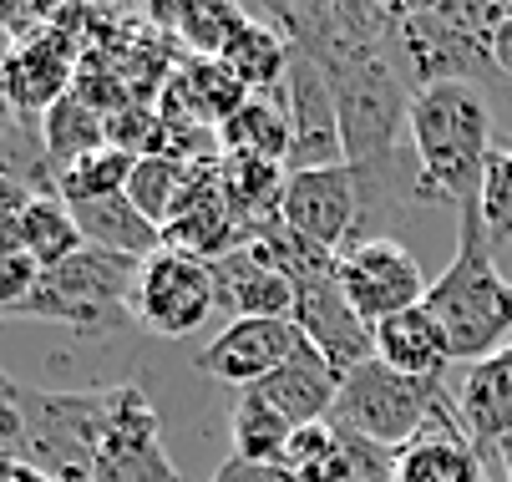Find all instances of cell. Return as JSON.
I'll use <instances>...</instances> for the list:
<instances>
[{"mask_svg": "<svg viewBox=\"0 0 512 482\" xmlns=\"http://www.w3.org/2000/svg\"><path fill=\"white\" fill-rule=\"evenodd\" d=\"M66 82H71V51L61 36H31L0 61V92L21 117L51 112L66 97Z\"/></svg>", "mask_w": 512, "mask_h": 482, "instance_id": "obj_16", "label": "cell"}, {"mask_svg": "<svg viewBox=\"0 0 512 482\" xmlns=\"http://www.w3.org/2000/svg\"><path fill=\"white\" fill-rule=\"evenodd\" d=\"M411 148H416V203H452L472 209L482 198L487 158H492V102L477 82H436L411 92Z\"/></svg>", "mask_w": 512, "mask_h": 482, "instance_id": "obj_1", "label": "cell"}, {"mask_svg": "<svg viewBox=\"0 0 512 482\" xmlns=\"http://www.w3.org/2000/svg\"><path fill=\"white\" fill-rule=\"evenodd\" d=\"M213 280H218V305H229L234 320H295L300 290L279 269H269L254 249L213 259Z\"/></svg>", "mask_w": 512, "mask_h": 482, "instance_id": "obj_15", "label": "cell"}, {"mask_svg": "<svg viewBox=\"0 0 512 482\" xmlns=\"http://www.w3.org/2000/svg\"><path fill=\"white\" fill-rule=\"evenodd\" d=\"M41 188L0 173V254H21V234H26V209Z\"/></svg>", "mask_w": 512, "mask_h": 482, "instance_id": "obj_31", "label": "cell"}, {"mask_svg": "<svg viewBox=\"0 0 512 482\" xmlns=\"http://www.w3.org/2000/svg\"><path fill=\"white\" fill-rule=\"evenodd\" d=\"M0 482H56L26 457H0Z\"/></svg>", "mask_w": 512, "mask_h": 482, "instance_id": "obj_35", "label": "cell"}, {"mask_svg": "<svg viewBox=\"0 0 512 482\" xmlns=\"http://www.w3.org/2000/svg\"><path fill=\"white\" fill-rule=\"evenodd\" d=\"M335 280H340L345 300L355 305V315L371 325V330H376L381 320L401 315V310L426 305V290H431V280L421 274L416 254H411L406 244L386 239V234L355 239V244L340 254V264H335Z\"/></svg>", "mask_w": 512, "mask_h": 482, "instance_id": "obj_8", "label": "cell"}, {"mask_svg": "<svg viewBox=\"0 0 512 482\" xmlns=\"http://www.w3.org/2000/svg\"><path fill=\"white\" fill-rule=\"evenodd\" d=\"M396 482H487L482 447L467 437L457 411L396 452Z\"/></svg>", "mask_w": 512, "mask_h": 482, "instance_id": "obj_17", "label": "cell"}, {"mask_svg": "<svg viewBox=\"0 0 512 482\" xmlns=\"http://www.w3.org/2000/svg\"><path fill=\"white\" fill-rule=\"evenodd\" d=\"M213 310H218L213 264H203L193 254H178V249H158L148 264L137 269L132 315L142 320V330H153V335H193L198 325H208Z\"/></svg>", "mask_w": 512, "mask_h": 482, "instance_id": "obj_10", "label": "cell"}, {"mask_svg": "<svg viewBox=\"0 0 512 482\" xmlns=\"http://www.w3.org/2000/svg\"><path fill=\"white\" fill-rule=\"evenodd\" d=\"M229 437H234V457L279 467V457H284L289 437H295V427H289L259 391H239L234 417H229Z\"/></svg>", "mask_w": 512, "mask_h": 482, "instance_id": "obj_26", "label": "cell"}, {"mask_svg": "<svg viewBox=\"0 0 512 482\" xmlns=\"http://www.w3.org/2000/svg\"><path fill=\"white\" fill-rule=\"evenodd\" d=\"M92 482H183L163 447L158 406L137 386H112V406L92 457Z\"/></svg>", "mask_w": 512, "mask_h": 482, "instance_id": "obj_9", "label": "cell"}, {"mask_svg": "<svg viewBox=\"0 0 512 482\" xmlns=\"http://www.w3.org/2000/svg\"><path fill=\"white\" fill-rule=\"evenodd\" d=\"M71 214H77V229L92 249H107V254H122L137 264H148L163 249V229L153 219H142L127 193L97 198V203H71Z\"/></svg>", "mask_w": 512, "mask_h": 482, "instance_id": "obj_20", "label": "cell"}, {"mask_svg": "<svg viewBox=\"0 0 512 482\" xmlns=\"http://www.w3.org/2000/svg\"><path fill=\"white\" fill-rule=\"evenodd\" d=\"M340 386H345V376L315 351V346H300L295 356H289V366H279L264 386H254L279 417L289 422V427H315V422H330V411H335V401H340Z\"/></svg>", "mask_w": 512, "mask_h": 482, "instance_id": "obj_14", "label": "cell"}, {"mask_svg": "<svg viewBox=\"0 0 512 482\" xmlns=\"http://www.w3.org/2000/svg\"><path fill=\"white\" fill-rule=\"evenodd\" d=\"M36 280H41L36 259H26V254H0V310L16 315V310L31 300Z\"/></svg>", "mask_w": 512, "mask_h": 482, "instance_id": "obj_33", "label": "cell"}, {"mask_svg": "<svg viewBox=\"0 0 512 482\" xmlns=\"http://www.w3.org/2000/svg\"><path fill=\"white\" fill-rule=\"evenodd\" d=\"M132 168H137V153L107 143V148L77 158L71 168H61V173L51 178V188H56L66 203H97V198H117V193H127Z\"/></svg>", "mask_w": 512, "mask_h": 482, "instance_id": "obj_28", "label": "cell"}, {"mask_svg": "<svg viewBox=\"0 0 512 482\" xmlns=\"http://www.w3.org/2000/svg\"><path fill=\"white\" fill-rule=\"evenodd\" d=\"M376 361L401 376H416V381H442L457 356H452L447 330L436 325V315L426 305H416V310H401L376 325Z\"/></svg>", "mask_w": 512, "mask_h": 482, "instance_id": "obj_18", "label": "cell"}, {"mask_svg": "<svg viewBox=\"0 0 512 482\" xmlns=\"http://www.w3.org/2000/svg\"><path fill=\"white\" fill-rule=\"evenodd\" d=\"M244 16L249 11H234V6H213V11H183L178 16V26H183V36H188V46H198V51H208V56H224V46L234 41V31L244 26Z\"/></svg>", "mask_w": 512, "mask_h": 482, "instance_id": "obj_30", "label": "cell"}, {"mask_svg": "<svg viewBox=\"0 0 512 482\" xmlns=\"http://www.w3.org/2000/svg\"><path fill=\"white\" fill-rule=\"evenodd\" d=\"M229 72L249 87V97H274L284 87V66H289V41L264 21V16H244V26L234 31V41L218 56Z\"/></svg>", "mask_w": 512, "mask_h": 482, "instance_id": "obj_22", "label": "cell"}, {"mask_svg": "<svg viewBox=\"0 0 512 482\" xmlns=\"http://www.w3.org/2000/svg\"><path fill=\"white\" fill-rule=\"evenodd\" d=\"M107 406H112V386H92V391L21 386L26 462H36L56 482H92V457H97Z\"/></svg>", "mask_w": 512, "mask_h": 482, "instance_id": "obj_6", "label": "cell"}, {"mask_svg": "<svg viewBox=\"0 0 512 482\" xmlns=\"http://www.w3.org/2000/svg\"><path fill=\"white\" fill-rule=\"evenodd\" d=\"M284 112H289V173H310V168H340L345 163V143H340V112H335V92L325 82V72L300 51L289 46V66H284Z\"/></svg>", "mask_w": 512, "mask_h": 482, "instance_id": "obj_11", "label": "cell"}, {"mask_svg": "<svg viewBox=\"0 0 512 482\" xmlns=\"http://www.w3.org/2000/svg\"><path fill=\"white\" fill-rule=\"evenodd\" d=\"M457 417L477 447L512 442V340L497 356H487L467 371V381L457 391Z\"/></svg>", "mask_w": 512, "mask_h": 482, "instance_id": "obj_19", "label": "cell"}, {"mask_svg": "<svg viewBox=\"0 0 512 482\" xmlns=\"http://www.w3.org/2000/svg\"><path fill=\"white\" fill-rule=\"evenodd\" d=\"M300 346H305V335L295 320H234L198 351V371L234 391H254L279 366H289V356Z\"/></svg>", "mask_w": 512, "mask_h": 482, "instance_id": "obj_12", "label": "cell"}, {"mask_svg": "<svg viewBox=\"0 0 512 482\" xmlns=\"http://www.w3.org/2000/svg\"><path fill=\"white\" fill-rule=\"evenodd\" d=\"M452 396L442 381H416L401 376L381 361H365L345 376L340 401L330 411V422L360 442H376L386 452H401L406 442H416L431 422L452 417Z\"/></svg>", "mask_w": 512, "mask_h": 482, "instance_id": "obj_3", "label": "cell"}, {"mask_svg": "<svg viewBox=\"0 0 512 482\" xmlns=\"http://www.w3.org/2000/svg\"><path fill=\"white\" fill-rule=\"evenodd\" d=\"M137 259L107 254V249H82L77 259H66L56 269H46L31 300L16 315L31 320H51L77 335H117L122 320L132 315V290H137Z\"/></svg>", "mask_w": 512, "mask_h": 482, "instance_id": "obj_4", "label": "cell"}, {"mask_svg": "<svg viewBox=\"0 0 512 482\" xmlns=\"http://www.w3.org/2000/svg\"><path fill=\"white\" fill-rule=\"evenodd\" d=\"M426 310L447 330L457 361H487L512 340V285L492 259V234L482 224V209L457 214V254L431 280Z\"/></svg>", "mask_w": 512, "mask_h": 482, "instance_id": "obj_2", "label": "cell"}, {"mask_svg": "<svg viewBox=\"0 0 512 482\" xmlns=\"http://www.w3.org/2000/svg\"><path fill=\"white\" fill-rule=\"evenodd\" d=\"M492 72H502V77H512V16L497 26V36H492Z\"/></svg>", "mask_w": 512, "mask_h": 482, "instance_id": "obj_36", "label": "cell"}, {"mask_svg": "<svg viewBox=\"0 0 512 482\" xmlns=\"http://www.w3.org/2000/svg\"><path fill=\"white\" fill-rule=\"evenodd\" d=\"M97 148H107V122H102V112L87 107L82 92H66V97L46 112V122H41V153H46V163H51V178H56L61 168H71L77 158L97 153Z\"/></svg>", "mask_w": 512, "mask_h": 482, "instance_id": "obj_23", "label": "cell"}, {"mask_svg": "<svg viewBox=\"0 0 512 482\" xmlns=\"http://www.w3.org/2000/svg\"><path fill=\"white\" fill-rule=\"evenodd\" d=\"M477 209H482L492 244H512V148H492Z\"/></svg>", "mask_w": 512, "mask_h": 482, "instance_id": "obj_29", "label": "cell"}, {"mask_svg": "<svg viewBox=\"0 0 512 482\" xmlns=\"http://www.w3.org/2000/svg\"><path fill=\"white\" fill-rule=\"evenodd\" d=\"M512 16V6H416L401 16V56L421 87L436 82H477L492 72V36Z\"/></svg>", "mask_w": 512, "mask_h": 482, "instance_id": "obj_5", "label": "cell"}, {"mask_svg": "<svg viewBox=\"0 0 512 482\" xmlns=\"http://www.w3.org/2000/svg\"><path fill=\"white\" fill-rule=\"evenodd\" d=\"M198 173H203V163H188L178 153H148V158H137V168H132L127 198L137 203L142 219H153L158 229H168Z\"/></svg>", "mask_w": 512, "mask_h": 482, "instance_id": "obj_25", "label": "cell"}, {"mask_svg": "<svg viewBox=\"0 0 512 482\" xmlns=\"http://www.w3.org/2000/svg\"><path fill=\"white\" fill-rule=\"evenodd\" d=\"M295 325L305 335V346H315L340 376H350L365 361H376V330L355 315V305L345 300L335 274H330V280H320V285H305L300 290Z\"/></svg>", "mask_w": 512, "mask_h": 482, "instance_id": "obj_13", "label": "cell"}, {"mask_svg": "<svg viewBox=\"0 0 512 482\" xmlns=\"http://www.w3.org/2000/svg\"><path fill=\"white\" fill-rule=\"evenodd\" d=\"M218 143L234 158H264V163H289V112L284 97H244V107L218 127ZM289 173V168H284Z\"/></svg>", "mask_w": 512, "mask_h": 482, "instance_id": "obj_21", "label": "cell"}, {"mask_svg": "<svg viewBox=\"0 0 512 482\" xmlns=\"http://www.w3.org/2000/svg\"><path fill=\"white\" fill-rule=\"evenodd\" d=\"M11 122H16V107L6 102V92H0V137H6V132H11Z\"/></svg>", "mask_w": 512, "mask_h": 482, "instance_id": "obj_37", "label": "cell"}, {"mask_svg": "<svg viewBox=\"0 0 512 482\" xmlns=\"http://www.w3.org/2000/svg\"><path fill=\"white\" fill-rule=\"evenodd\" d=\"M365 193H371V173L365 168H310V173H289L279 193V219L305 234L310 244L345 254L360 239V214H365Z\"/></svg>", "mask_w": 512, "mask_h": 482, "instance_id": "obj_7", "label": "cell"}, {"mask_svg": "<svg viewBox=\"0 0 512 482\" xmlns=\"http://www.w3.org/2000/svg\"><path fill=\"white\" fill-rule=\"evenodd\" d=\"M279 467L300 482H345L350 477V437L335 422H315L289 437Z\"/></svg>", "mask_w": 512, "mask_h": 482, "instance_id": "obj_27", "label": "cell"}, {"mask_svg": "<svg viewBox=\"0 0 512 482\" xmlns=\"http://www.w3.org/2000/svg\"><path fill=\"white\" fill-rule=\"evenodd\" d=\"M208 482H300L289 477L284 467H264V462H244V457H229L224 467H218Z\"/></svg>", "mask_w": 512, "mask_h": 482, "instance_id": "obj_34", "label": "cell"}, {"mask_svg": "<svg viewBox=\"0 0 512 482\" xmlns=\"http://www.w3.org/2000/svg\"><path fill=\"white\" fill-rule=\"evenodd\" d=\"M0 457H26V411H21V381L0 371Z\"/></svg>", "mask_w": 512, "mask_h": 482, "instance_id": "obj_32", "label": "cell"}, {"mask_svg": "<svg viewBox=\"0 0 512 482\" xmlns=\"http://www.w3.org/2000/svg\"><path fill=\"white\" fill-rule=\"evenodd\" d=\"M497 457H502V472H507V482H512V442H502Z\"/></svg>", "mask_w": 512, "mask_h": 482, "instance_id": "obj_38", "label": "cell"}, {"mask_svg": "<svg viewBox=\"0 0 512 482\" xmlns=\"http://www.w3.org/2000/svg\"><path fill=\"white\" fill-rule=\"evenodd\" d=\"M87 249L82 229H77V214H71V203L56 193V188H41L26 209V234H21V254L36 259V269H56L66 259H77Z\"/></svg>", "mask_w": 512, "mask_h": 482, "instance_id": "obj_24", "label": "cell"}]
</instances>
